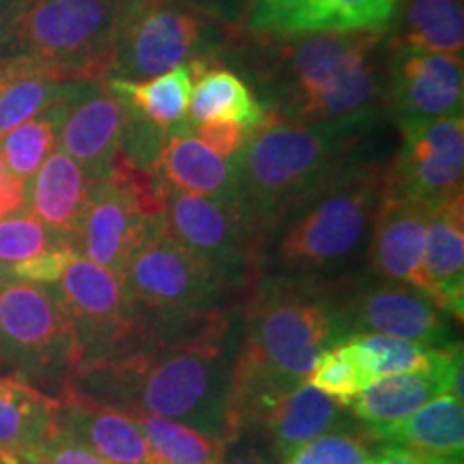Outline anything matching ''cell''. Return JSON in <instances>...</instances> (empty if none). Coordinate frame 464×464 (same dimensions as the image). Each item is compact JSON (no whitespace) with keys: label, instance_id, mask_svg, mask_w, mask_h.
<instances>
[{"label":"cell","instance_id":"obj_1","mask_svg":"<svg viewBox=\"0 0 464 464\" xmlns=\"http://www.w3.org/2000/svg\"><path fill=\"white\" fill-rule=\"evenodd\" d=\"M232 54V72L252 82L266 112L362 131L385 116L387 31L269 37L235 28L222 52Z\"/></svg>","mask_w":464,"mask_h":464},{"label":"cell","instance_id":"obj_2","mask_svg":"<svg viewBox=\"0 0 464 464\" xmlns=\"http://www.w3.org/2000/svg\"><path fill=\"white\" fill-rule=\"evenodd\" d=\"M228 334L230 318L222 307L174 323H144L131 346L82 365L69 387L127 415L166 417L226 440L235 359Z\"/></svg>","mask_w":464,"mask_h":464},{"label":"cell","instance_id":"obj_3","mask_svg":"<svg viewBox=\"0 0 464 464\" xmlns=\"http://www.w3.org/2000/svg\"><path fill=\"white\" fill-rule=\"evenodd\" d=\"M344 282L260 276L249 286L226 402L228 445L266 402L305 382L323 351L348 338L342 316Z\"/></svg>","mask_w":464,"mask_h":464},{"label":"cell","instance_id":"obj_4","mask_svg":"<svg viewBox=\"0 0 464 464\" xmlns=\"http://www.w3.org/2000/svg\"><path fill=\"white\" fill-rule=\"evenodd\" d=\"M385 168L359 158L263 228L258 277L340 282L365 260L385 198Z\"/></svg>","mask_w":464,"mask_h":464},{"label":"cell","instance_id":"obj_5","mask_svg":"<svg viewBox=\"0 0 464 464\" xmlns=\"http://www.w3.org/2000/svg\"><path fill=\"white\" fill-rule=\"evenodd\" d=\"M368 133L372 131L297 123L266 112V119L247 131L239 153L232 158L243 205L260 230L342 168L363 158L359 149Z\"/></svg>","mask_w":464,"mask_h":464},{"label":"cell","instance_id":"obj_6","mask_svg":"<svg viewBox=\"0 0 464 464\" xmlns=\"http://www.w3.org/2000/svg\"><path fill=\"white\" fill-rule=\"evenodd\" d=\"M235 26L183 0H119L103 80H140L194 61H219Z\"/></svg>","mask_w":464,"mask_h":464},{"label":"cell","instance_id":"obj_7","mask_svg":"<svg viewBox=\"0 0 464 464\" xmlns=\"http://www.w3.org/2000/svg\"><path fill=\"white\" fill-rule=\"evenodd\" d=\"M0 363L17 379L54 390V398L72 385L82 346L54 284L14 277L0 284Z\"/></svg>","mask_w":464,"mask_h":464},{"label":"cell","instance_id":"obj_8","mask_svg":"<svg viewBox=\"0 0 464 464\" xmlns=\"http://www.w3.org/2000/svg\"><path fill=\"white\" fill-rule=\"evenodd\" d=\"M119 0H26L0 61L24 58L69 80L106 73Z\"/></svg>","mask_w":464,"mask_h":464},{"label":"cell","instance_id":"obj_9","mask_svg":"<svg viewBox=\"0 0 464 464\" xmlns=\"http://www.w3.org/2000/svg\"><path fill=\"white\" fill-rule=\"evenodd\" d=\"M161 228L232 290L249 288L258 280L263 230L243 202L168 188Z\"/></svg>","mask_w":464,"mask_h":464},{"label":"cell","instance_id":"obj_10","mask_svg":"<svg viewBox=\"0 0 464 464\" xmlns=\"http://www.w3.org/2000/svg\"><path fill=\"white\" fill-rule=\"evenodd\" d=\"M125 293L147 323L161 324L219 307L230 286L216 271L166 235L149 237L127 260Z\"/></svg>","mask_w":464,"mask_h":464},{"label":"cell","instance_id":"obj_11","mask_svg":"<svg viewBox=\"0 0 464 464\" xmlns=\"http://www.w3.org/2000/svg\"><path fill=\"white\" fill-rule=\"evenodd\" d=\"M54 286L82 346V365L125 351L144 332L142 316L127 297L121 276L82 254L73 252L67 258Z\"/></svg>","mask_w":464,"mask_h":464},{"label":"cell","instance_id":"obj_12","mask_svg":"<svg viewBox=\"0 0 464 464\" xmlns=\"http://www.w3.org/2000/svg\"><path fill=\"white\" fill-rule=\"evenodd\" d=\"M342 316L348 338L357 334H381L413 340L434 348H451L454 327L448 312L423 290L402 282L365 280L344 282Z\"/></svg>","mask_w":464,"mask_h":464},{"label":"cell","instance_id":"obj_13","mask_svg":"<svg viewBox=\"0 0 464 464\" xmlns=\"http://www.w3.org/2000/svg\"><path fill=\"white\" fill-rule=\"evenodd\" d=\"M402 133V147L385 168V191L428 211L464 196V119L448 116Z\"/></svg>","mask_w":464,"mask_h":464},{"label":"cell","instance_id":"obj_14","mask_svg":"<svg viewBox=\"0 0 464 464\" xmlns=\"http://www.w3.org/2000/svg\"><path fill=\"white\" fill-rule=\"evenodd\" d=\"M390 48L385 73V116L400 131L462 114V56L413 48Z\"/></svg>","mask_w":464,"mask_h":464},{"label":"cell","instance_id":"obj_15","mask_svg":"<svg viewBox=\"0 0 464 464\" xmlns=\"http://www.w3.org/2000/svg\"><path fill=\"white\" fill-rule=\"evenodd\" d=\"M404 0H246L241 31L269 37L387 31Z\"/></svg>","mask_w":464,"mask_h":464},{"label":"cell","instance_id":"obj_16","mask_svg":"<svg viewBox=\"0 0 464 464\" xmlns=\"http://www.w3.org/2000/svg\"><path fill=\"white\" fill-rule=\"evenodd\" d=\"M131 110L116 97L106 80H75L67 97V114L58 133V149L78 161L91 183L103 181L123 142Z\"/></svg>","mask_w":464,"mask_h":464},{"label":"cell","instance_id":"obj_17","mask_svg":"<svg viewBox=\"0 0 464 464\" xmlns=\"http://www.w3.org/2000/svg\"><path fill=\"white\" fill-rule=\"evenodd\" d=\"M160 228L161 219L144 218L123 191L103 179L92 183L75 247L91 263L121 276L136 247Z\"/></svg>","mask_w":464,"mask_h":464},{"label":"cell","instance_id":"obj_18","mask_svg":"<svg viewBox=\"0 0 464 464\" xmlns=\"http://www.w3.org/2000/svg\"><path fill=\"white\" fill-rule=\"evenodd\" d=\"M353 420L355 417L346 406L305 381L284 396L266 402L243 434L258 430L269 445V454L286 464L288 458L305 443Z\"/></svg>","mask_w":464,"mask_h":464},{"label":"cell","instance_id":"obj_19","mask_svg":"<svg viewBox=\"0 0 464 464\" xmlns=\"http://www.w3.org/2000/svg\"><path fill=\"white\" fill-rule=\"evenodd\" d=\"M443 393L462 400V351L432 372L381 376L351 400L348 411L368 430H382Z\"/></svg>","mask_w":464,"mask_h":464},{"label":"cell","instance_id":"obj_20","mask_svg":"<svg viewBox=\"0 0 464 464\" xmlns=\"http://www.w3.org/2000/svg\"><path fill=\"white\" fill-rule=\"evenodd\" d=\"M428 208L385 191L376 213L365 263L372 277L402 282L421 290Z\"/></svg>","mask_w":464,"mask_h":464},{"label":"cell","instance_id":"obj_21","mask_svg":"<svg viewBox=\"0 0 464 464\" xmlns=\"http://www.w3.org/2000/svg\"><path fill=\"white\" fill-rule=\"evenodd\" d=\"M61 430L110 464H155L149 443L131 415L95 402L72 387L58 396Z\"/></svg>","mask_w":464,"mask_h":464},{"label":"cell","instance_id":"obj_22","mask_svg":"<svg viewBox=\"0 0 464 464\" xmlns=\"http://www.w3.org/2000/svg\"><path fill=\"white\" fill-rule=\"evenodd\" d=\"M421 290L454 321L464 316V200L456 196L428 213Z\"/></svg>","mask_w":464,"mask_h":464},{"label":"cell","instance_id":"obj_23","mask_svg":"<svg viewBox=\"0 0 464 464\" xmlns=\"http://www.w3.org/2000/svg\"><path fill=\"white\" fill-rule=\"evenodd\" d=\"M155 172L170 189L226 202H243L235 160L207 149L188 123L168 131Z\"/></svg>","mask_w":464,"mask_h":464},{"label":"cell","instance_id":"obj_24","mask_svg":"<svg viewBox=\"0 0 464 464\" xmlns=\"http://www.w3.org/2000/svg\"><path fill=\"white\" fill-rule=\"evenodd\" d=\"M61 402L24 379H0V464H28L61 430Z\"/></svg>","mask_w":464,"mask_h":464},{"label":"cell","instance_id":"obj_25","mask_svg":"<svg viewBox=\"0 0 464 464\" xmlns=\"http://www.w3.org/2000/svg\"><path fill=\"white\" fill-rule=\"evenodd\" d=\"M91 189V179L78 161L56 147L26 183V208L39 222L75 246Z\"/></svg>","mask_w":464,"mask_h":464},{"label":"cell","instance_id":"obj_26","mask_svg":"<svg viewBox=\"0 0 464 464\" xmlns=\"http://www.w3.org/2000/svg\"><path fill=\"white\" fill-rule=\"evenodd\" d=\"M379 448H400L434 456H462L464 411L462 400L443 393L406 420L382 430H370Z\"/></svg>","mask_w":464,"mask_h":464},{"label":"cell","instance_id":"obj_27","mask_svg":"<svg viewBox=\"0 0 464 464\" xmlns=\"http://www.w3.org/2000/svg\"><path fill=\"white\" fill-rule=\"evenodd\" d=\"M387 45L462 56V0H404L387 28Z\"/></svg>","mask_w":464,"mask_h":464},{"label":"cell","instance_id":"obj_28","mask_svg":"<svg viewBox=\"0 0 464 464\" xmlns=\"http://www.w3.org/2000/svg\"><path fill=\"white\" fill-rule=\"evenodd\" d=\"M266 119V108L258 102L246 80L222 61L208 63L194 75L188 125L194 127L205 121H230L243 130H254Z\"/></svg>","mask_w":464,"mask_h":464},{"label":"cell","instance_id":"obj_29","mask_svg":"<svg viewBox=\"0 0 464 464\" xmlns=\"http://www.w3.org/2000/svg\"><path fill=\"white\" fill-rule=\"evenodd\" d=\"M5 63L9 82L0 91V138L52 103L67 100L75 86V80L42 63L24 58H7Z\"/></svg>","mask_w":464,"mask_h":464},{"label":"cell","instance_id":"obj_30","mask_svg":"<svg viewBox=\"0 0 464 464\" xmlns=\"http://www.w3.org/2000/svg\"><path fill=\"white\" fill-rule=\"evenodd\" d=\"M106 84L131 108L133 114L160 130L172 131L188 123L189 97L194 89V73L189 65L174 67L140 82L110 78Z\"/></svg>","mask_w":464,"mask_h":464},{"label":"cell","instance_id":"obj_31","mask_svg":"<svg viewBox=\"0 0 464 464\" xmlns=\"http://www.w3.org/2000/svg\"><path fill=\"white\" fill-rule=\"evenodd\" d=\"M346 342L355 351L370 382L381 379V376L432 372L462 351L460 344L451 348H434L413 340L392 338V335L381 334H357L346 338Z\"/></svg>","mask_w":464,"mask_h":464},{"label":"cell","instance_id":"obj_32","mask_svg":"<svg viewBox=\"0 0 464 464\" xmlns=\"http://www.w3.org/2000/svg\"><path fill=\"white\" fill-rule=\"evenodd\" d=\"M147 439L155 464H222L228 443L222 437L158 415H131Z\"/></svg>","mask_w":464,"mask_h":464},{"label":"cell","instance_id":"obj_33","mask_svg":"<svg viewBox=\"0 0 464 464\" xmlns=\"http://www.w3.org/2000/svg\"><path fill=\"white\" fill-rule=\"evenodd\" d=\"M67 114V100L52 103L33 119L0 138V158L5 170L28 183L48 155L58 147V133Z\"/></svg>","mask_w":464,"mask_h":464},{"label":"cell","instance_id":"obj_34","mask_svg":"<svg viewBox=\"0 0 464 464\" xmlns=\"http://www.w3.org/2000/svg\"><path fill=\"white\" fill-rule=\"evenodd\" d=\"M376 451L379 443L368 426L353 420L305 443L286 464H370Z\"/></svg>","mask_w":464,"mask_h":464},{"label":"cell","instance_id":"obj_35","mask_svg":"<svg viewBox=\"0 0 464 464\" xmlns=\"http://www.w3.org/2000/svg\"><path fill=\"white\" fill-rule=\"evenodd\" d=\"M67 246L75 249L72 241L50 230L24 208L0 219V265L5 269Z\"/></svg>","mask_w":464,"mask_h":464},{"label":"cell","instance_id":"obj_36","mask_svg":"<svg viewBox=\"0 0 464 464\" xmlns=\"http://www.w3.org/2000/svg\"><path fill=\"white\" fill-rule=\"evenodd\" d=\"M307 382L314 385L316 390L327 393L329 398L338 400L342 406L351 404V400L370 385L368 376L362 370V363L353 351V346L346 340L327 348L318 355L314 368H312Z\"/></svg>","mask_w":464,"mask_h":464},{"label":"cell","instance_id":"obj_37","mask_svg":"<svg viewBox=\"0 0 464 464\" xmlns=\"http://www.w3.org/2000/svg\"><path fill=\"white\" fill-rule=\"evenodd\" d=\"M28 464H110L91 451L86 445L69 437L65 430H58L44 445Z\"/></svg>","mask_w":464,"mask_h":464},{"label":"cell","instance_id":"obj_38","mask_svg":"<svg viewBox=\"0 0 464 464\" xmlns=\"http://www.w3.org/2000/svg\"><path fill=\"white\" fill-rule=\"evenodd\" d=\"M191 131L207 149L228 160L239 153L247 136V130H243L239 123H230V121H205V123L191 127Z\"/></svg>","mask_w":464,"mask_h":464},{"label":"cell","instance_id":"obj_39","mask_svg":"<svg viewBox=\"0 0 464 464\" xmlns=\"http://www.w3.org/2000/svg\"><path fill=\"white\" fill-rule=\"evenodd\" d=\"M73 252L75 249L69 246L52 249V252L44 254V256L14 265L11 269H7V274L9 277H14V280H24L33 284H56L58 277L63 274V266H65L67 258L72 256Z\"/></svg>","mask_w":464,"mask_h":464},{"label":"cell","instance_id":"obj_40","mask_svg":"<svg viewBox=\"0 0 464 464\" xmlns=\"http://www.w3.org/2000/svg\"><path fill=\"white\" fill-rule=\"evenodd\" d=\"M370 464H462V456H434L400 448H379Z\"/></svg>","mask_w":464,"mask_h":464},{"label":"cell","instance_id":"obj_41","mask_svg":"<svg viewBox=\"0 0 464 464\" xmlns=\"http://www.w3.org/2000/svg\"><path fill=\"white\" fill-rule=\"evenodd\" d=\"M26 207V183L14 174L0 172V219Z\"/></svg>","mask_w":464,"mask_h":464},{"label":"cell","instance_id":"obj_42","mask_svg":"<svg viewBox=\"0 0 464 464\" xmlns=\"http://www.w3.org/2000/svg\"><path fill=\"white\" fill-rule=\"evenodd\" d=\"M191 7L205 11V14L218 17L224 24L239 28L243 9H246V0H183Z\"/></svg>","mask_w":464,"mask_h":464},{"label":"cell","instance_id":"obj_43","mask_svg":"<svg viewBox=\"0 0 464 464\" xmlns=\"http://www.w3.org/2000/svg\"><path fill=\"white\" fill-rule=\"evenodd\" d=\"M24 3L26 0H0V52H3L5 44H7L11 28H14Z\"/></svg>","mask_w":464,"mask_h":464},{"label":"cell","instance_id":"obj_44","mask_svg":"<svg viewBox=\"0 0 464 464\" xmlns=\"http://www.w3.org/2000/svg\"><path fill=\"white\" fill-rule=\"evenodd\" d=\"M276 460V458H274ZM274 460H269L263 451L254 450V448H246L232 456H224L222 464H274Z\"/></svg>","mask_w":464,"mask_h":464},{"label":"cell","instance_id":"obj_45","mask_svg":"<svg viewBox=\"0 0 464 464\" xmlns=\"http://www.w3.org/2000/svg\"><path fill=\"white\" fill-rule=\"evenodd\" d=\"M9 82V69H7V63L0 61V91L5 89V84Z\"/></svg>","mask_w":464,"mask_h":464},{"label":"cell","instance_id":"obj_46","mask_svg":"<svg viewBox=\"0 0 464 464\" xmlns=\"http://www.w3.org/2000/svg\"><path fill=\"white\" fill-rule=\"evenodd\" d=\"M9 280V274H7V269H5L3 265H0V284L3 282H7Z\"/></svg>","mask_w":464,"mask_h":464},{"label":"cell","instance_id":"obj_47","mask_svg":"<svg viewBox=\"0 0 464 464\" xmlns=\"http://www.w3.org/2000/svg\"><path fill=\"white\" fill-rule=\"evenodd\" d=\"M5 170V164H3V158H0V172Z\"/></svg>","mask_w":464,"mask_h":464}]
</instances>
